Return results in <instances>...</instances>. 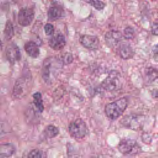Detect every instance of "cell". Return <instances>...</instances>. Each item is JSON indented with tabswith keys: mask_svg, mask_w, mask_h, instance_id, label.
Segmentation results:
<instances>
[{
	"mask_svg": "<svg viewBox=\"0 0 158 158\" xmlns=\"http://www.w3.org/2000/svg\"><path fill=\"white\" fill-rule=\"evenodd\" d=\"M63 64L61 60L55 57H48L44 60L42 68V77L48 84L52 83L59 73Z\"/></svg>",
	"mask_w": 158,
	"mask_h": 158,
	"instance_id": "6da1fadb",
	"label": "cell"
},
{
	"mask_svg": "<svg viewBox=\"0 0 158 158\" xmlns=\"http://www.w3.org/2000/svg\"><path fill=\"white\" fill-rule=\"evenodd\" d=\"M128 106V100L126 98H120L106 105L104 112L106 116L112 120H115L120 117Z\"/></svg>",
	"mask_w": 158,
	"mask_h": 158,
	"instance_id": "7a4b0ae2",
	"label": "cell"
},
{
	"mask_svg": "<svg viewBox=\"0 0 158 158\" xmlns=\"http://www.w3.org/2000/svg\"><path fill=\"white\" fill-rule=\"evenodd\" d=\"M69 133L72 138L80 140L83 139L88 135V128L82 119L77 118L69 124Z\"/></svg>",
	"mask_w": 158,
	"mask_h": 158,
	"instance_id": "3957f363",
	"label": "cell"
},
{
	"mask_svg": "<svg viewBox=\"0 0 158 158\" xmlns=\"http://www.w3.org/2000/svg\"><path fill=\"white\" fill-rule=\"evenodd\" d=\"M31 81V76L25 75L19 78L15 82L13 89V96L15 98H21L28 92L30 82Z\"/></svg>",
	"mask_w": 158,
	"mask_h": 158,
	"instance_id": "277c9868",
	"label": "cell"
},
{
	"mask_svg": "<svg viewBox=\"0 0 158 158\" xmlns=\"http://www.w3.org/2000/svg\"><path fill=\"white\" fill-rule=\"evenodd\" d=\"M144 120L143 115L130 114L123 117L120 120V123L123 127L128 128L134 130H139L144 125Z\"/></svg>",
	"mask_w": 158,
	"mask_h": 158,
	"instance_id": "5b68a950",
	"label": "cell"
},
{
	"mask_svg": "<svg viewBox=\"0 0 158 158\" xmlns=\"http://www.w3.org/2000/svg\"><path fill=\"white\" fill-rule=\"evenodd\" d=\"M120 85V75L116 70L110 71L101 83L102 88L107 91L117 89Z\"/></svg>",
	"mask_w": 158,
	"mask_h": 158,
	"instance_id": "8992f818",
	"label": "cell"
},
{
	"mask_svg": "<svg viewBox=\"0 0 158 158\" xmlns=\"http://www.w3.org/2000/svg\"><path fill=\"white\" fill-rule=\"evenodd\" d=\"M118 151L123 155L136 154L139 150L136 141L130 138L122 139L118 145Z\"/></svg>",
	"mask_w": 158,
	"mask_h": 158,
	"instance_id": "52a82bcc",
	"label": "cell"
},
{
	"mask_svg": "<svg viewBox=\"0 0 158 158\" xmlns=\"http://www.w3.org/2000/svg\"><path fill=\"white\" fill-rule=\"evenodd\" d=\"M33 19L34 12L29 8L22 9L19 12L18 22L23 27H27L31 24Z\"/></svg>",
	"mask_w": 158,
	"mask_h": 158,
	"instance_id": "ba28073f",
	"label": "cell"
},
{
	"mask_svg": "<svg viewBox=\"0 0 158 158\" xmlns=\"http://www.w3.org/2000/svg\"><path fill=\"white\" fill-rule=\"evenodd\" d=\"M79 41L83 46L91 50L97 49L99 46V39L93 35H83L80 36Z\"/></svg>",
	"mask_w": 158,
	"mask_h": 158,
	"instance_id": "9c48e42d",
	"label": "cell"
},
{
	"mask_svg": "<svg viewBox=\"0 0 158 158\" xmlns=\"http://www.w3.org/2000/svg\"><path fill=\"white\" fill-rule=\"evenodd\" d=\"M6 56L9 62L14 64L21 58V54L19 47L14 43L8 45L6 50Z\"/></svg>",
	"mask_w": 158,
	"mask_h": 158,
	"instance_id": "30bf717a",
	"label": "cell"
},
{
	"mask_svg": "<svg viewBox=\"0 0 158 158\" xmlns=\"http://www.w3.org/2000/svg\"><path fill=\"white\" fill-rule=\"evenodd\" d=\"M122 35L120 32L115 30H111L106 33L104 38L108 46L110 48H114L122 41Z\"/></svg>",
	"mask_w": 158,
	"mask_h": 158,
	"instance_id": "8fae6325",
	"label": "cell"
},
{
	"mask_svg": "<svg viewBox=\"0 0 158 158\" xmlns=\"http://www.w3.org/2000/svg\"><path fill=\"white\" fill-rule=\"evenodd\" d=\"M65 39L62 33H57V35L51 37L48 41L49 46L54 50H60L65 45Z\"/></svg>",
	"mask_w": 158,
	"mask_h": 158,
	"instance_id": "7c38bea8",
	"label": "cell"
},
{
	"mask_svg": "<svg viewBox=\"0 0 158 158\" xmlns=\"http://www.w3.org/2000/svg\"><path fill=\"white\" fill-rule=\"evenodd\" d=\"M118 54L123 59H129L134 55V51L129 44L123 43L118 47Z\"/></svg>",
	"mask_w": 158,
	"mask_h": 158,
	"instance_id": "4fadbf2b",
	"label": "cell"
},
{
	"mask_svg": "<svg viewBox=\"0 0 158 158\" xmlns=\"http://www.w3.org/2000/svg\"><path fill=\"white\" fill-rule=\"evenodd\" d=\"M24 49L28 56L33 58H36L40 54L38 46L33 41H28L24 45Z\"/></svg>",
	"mask_w": 158,
	"mask_h": 158,
	"instance_id": "5bb4252c",
	"label": "cell"
},
{
	"mask_svg": "<svg viewBox=\"0 0 158 158\" xmlns=\"http://www.w3.org/2000/svg\"><path fill=\"white\" fill-rule=\"evenodd\" d=\"M15 151V148L12 144H2L1 146V156L2 158L9 157L14 154Z\"/></svg>",
	"mask_w": 158,
	"mask_h": 158,
	"instance_id": "9a60e30c",
	"label": "cell"
},
{
	"mask_svg": "<svg viewBox=\"0 0 158 158\" xmlns=\"http://www.w3.org/2000/svg\"><path fill=\"white\" fill-rule=\"evenodd\" d=\"M62 16V9L57 6L51 7L48 12V19L51 21L56 20Z\"/></svg>",
	"mask_w": 158,
	"mask_h": 158,
	"instance_id": "2e32d148",
	"label": "cell"
},
{
	"mask_svg": "<svg viewBox=\"0 0 158 158\" xmlns=\"http://www.w3.org/2000/svg\"><path fill=\"white\" fill-rule=\"evenodd\" d=\"M59 133V129L54 125H48L44 130L43 134L44 138H52L56 136Z\"/></svg>",
	"mask_w": 158,
	"mask_h": 158,
	"instance_id": "e0dca14e",
	"label": "cell"
},
{
	"mask_svg": "<svg viewBox=\"0 0 158 158\" xmlns=\"http://www.w3.org/2000/svg\"><path fill=\"white\" fill-rule=\"evenodd\" d=\"M33 103L38 110L39 112H43L44 110V106L42 99L41 94L40 92H36L33 94Z\"/></svg>",
	"mask_w": 158,
	"mask_h": 158,
	"instance_id": "ac0fdd59",
	"label": "cell"
},
{
	"mask_svg": "<svg viewBox=\"0 0 158 158\" xmlns=\"http://www.w3.org/2000/svg\"><path fill=\"white\" fill-rule=\"evenodd\" d=\"M4 38L7 41L10 40L13 37L14 35V31L13 25L10 21H7L6 22L4 31Z\"/></svg>",
	"mask_w": 158,
	"mask_h": 158,
	"instance_id": "d6986e66",
	"label": "cell"
},
{
	"mask_svg": "<svg viewBox=\"0 0 158 158\" xmlns=\"http://www.w3.org/2000/svg\"><path fill=\"white\" fill-rule=\"evenodd\" d=\"M145 73L150 81H154L158 79V69H157L151 67L147 68L146 69Z\"/></svg>",
	"mask_w": 158,
	"mask_h": 158,
	"instance_id": "ffe728a7",
	"label": "cell"
},
{
	"mask_svg": "<svg viewBox=\"0 0 158 158\" xmlns=\"http://www.w3.org/2000/svg\"><path fill=\"white\" fill-rule=\"evenodd\" d=\"M46 153L38 149L31 150L28 156V158H46Z\"/></svg>",
	"mask_w": 158,
	"mask_h": 158,
	"instance_id": "44dd1931",
	"label": "cell"
},
{
	"mask_svg": "<svg viewBox=\"0 0 158 158\" xmlns=\"http://www.w3.org/2000/svg\"><path fill=\"white\" fill-rule=\"evenodd\" d=\"M87 3L89 4L91 6H93L97 10H102L105 4L100 0H84Z\"/></svg>",
	"mask_w": 158,
	"mask_h": 158,
	"instance_id": "7402d4cb",
	"label": "cell"
},
{
	"mask_svg": "<svg viewBox=\"0 0 158 158\" xmlns=\"http://www.w3.org/2000/svg\"><path fill=\"white\" fill-rule=\"evenodd\" d=\"M135 35L133 28L130 27H127L124 30V37L127 39H132Z\"/></svg>",
	"mask_w": 158,
	"mask_h": 158,
	"instance_id": "603a6c76",
	"label": "cell"
},
{
	"mask_svg": "<svg viewBox=\"0 0 158 158\" xmlns=\"http://www.w3.org/2000/svg\"><path fill=\"white\" fill-rule=\"evenodd\" d=\"M62 60L63 64H69L71 63L73 60V57L72 55L70 53H65L63 55L62 58L60 59Z\"/></svg>",
	"mask_w": 158,
	"mask_h": 158,
	"instance_id": "cb8c5ba5",
	"label": "cell"
},
{
	"mask_svg": "<svg viewBox=\"0 0 158 158\" xmlns=\"http://www.w3.org/2000/svg\"><path fill=\"white\" fill-rule=\"evenodd\" d=\"M45 33L47 35H52L54 32V28L51 23H46L44 27Z\"/></svg>",
	"mask_w": 158,
	"mask_h": 158,
	"instance_id": "d4e9b609",
	"label": "cell"
},
{
	"mask_svg": "<svg viewBox=\"0 0 158 158\" xmlns=\"http://www.w3.org/2000/svg\"><path fill=\"white\" fill-rule=\"evenodd\" d=\"M151 33L154 35L158 36V18L155 19L151 25Z\"/></svg>",
	"mask_w": 158,
	"mask_h": 158,
	"instance_id": "484cf974",
	"label": "cell"
},
{
	"mask_svg": "<svg viewBox=\"0 0 158 158\" xmlns=\"http://www.w3.org/2000/svg\"><path fill=\"white\" fill-rule=\"evenodd\" d=\"M153 56L155 59H158V44L155 45L152 49Z\"/></svg>",
	"mask_w": 158,
	"mask_h": 158,
	"instance_id": "4316f807",
	"label": "cell"
},
{
	"mask_svg": "<svg viewBox=\"0 0 158 158\" xmlns=\"http://www.w3.org/2000/svg\"><path fill=\"white\" fill-rule=\"evenodd\" d=\"M152 96L155 98H158V89H156L152 91Z\"/></svg>",
	"mask_w": 158,
	"mask_h": 158,
	"instance_id": "83f0119b",
	"label": "cell"
},
{
	"mask_svg": "<svg viewBox=\"0 0 158 158\" xmlns=\"http://www.w3.org/2000/svg\"><path fill=\"white\" fill-rule=\"evenodd\" d=\"M152 1H158V0H152Z\"/></svg>",
	"mask_w": 158,
	"mask_h": 158,
	"instance_id": "f1b7e54d",
	"label": "cell"
}]
</instances>
